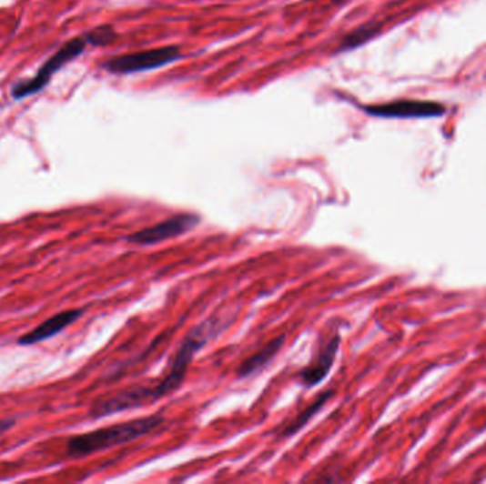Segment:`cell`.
Segmentation results:
<instances>
[{"label":"cell","mask_w":486,"mask_h":484,"mask_svg":"<svg viewBox=\"0 0 486 484\" xmlns=\"http://www.w3.org/2000/svg\"><path fill=\"white\" fill-rule=\"evenodd\" d=\"M333 397L334 392L331 391V389H329V391L319 395L313 404L309 405L305 410H302V412L299 413L298 417H296L292 422L288 423V425L283 428L282 436H292L295 435L296 432H299V430L302 429L306 423H308L311 418L315 417L316 413H318L319 410L324 407V405L328 404L329 400H330Z\"/></svg>","instance_id":"10"},{"label":"cell","mask_w":486,"mask_h":484,"mask_svg":"<svg viewBox=\"0 0 486 484\" xmlns=\"http://www.w3.org/2000/svg\"><path fill=\"white\" fill-rule=\"evenodd\" d=\"M201 217L195 214H179L154 227H146L128 236L127 240L138 246H153L167 240L176 239L198 227Z\"/></svg>","instance_id":"5"},{"label":"cell","mask_w":486,"mask_h":484,"mask_svg":"<svg viewBox=\"0 0 486 484\" xmlns=\"http://www.w3.org/2000/svg\"><path fill=\"white\" fill-rule=\"evenodd\" d=\"M222 321L217 317L208 318L204 323L194 328L187 334L178 351H177L171 368L166 377L159 379L154 385H137V387L127 388L124 391L98 400L93 405L90 410V417L93 419L114 415V413L124 412V410L137 409V408L146 407L148 404H154L157 400L166 398L171 392L177 391L184 382L185 375L188 371L189 364L192 362L195 354L201 351L208 341L212 337L218 336L221 331Z\"/></svg>","instance_id":"1"},{"label":"cell","mask_w":486,"mask_h":484,"mask_svg":"<svg viewBox=\"0 0 486 484\" xmlns=\"http://www.w3.org/2000/svg\"><path fill=\"white\" fill-rule=\"evenodd\" d=\"M83 314H85L83 308L60 311L56 316L50 317L47 320L43 321L36 328L20 337L17 342H19L20 346L27 347L35 346V344H39V342L46 341V339H50L52 337L57 336V334L65 331L68 326L76 323Z\"/></svg>","instance_id":"7"},{"label":"cell","mask_w":486,"mask_h":484,"mask_svg":"<svg viewBox=\"0 0 486 484\" xmlns=\"http://www.w3.org/2000/svg\"><path fill=\"white\" fill-rule=\"evenodd\" d=\"M164 420L166 418L162 417L161 413H157V415L127 420V422L111 425V427L76 435L68 439L66 453L68 458L72 459L87 458L107 449L140 439L143 436L149 435L157 428L161 427Z\"/></svg>","instance_id":"2"},{"label":"cell","mask_w":486,"mask_h":484,"mask_svg":"<svg viewBox=\"0 0 486 484\" xmlns=\"http://www.w3.org/2000/svg\"><path fill=\"white\" fill-rule=\"evenodd\" d=\"M339 347H340V336L336 334V336L329 339L328 344L319 352L315 361H311L308 367H305L300 371V381H302L303 385L309 388L316 387V385L323 381L324 378L328 377L334 361H336Z\"/></svg>","instance_id":"8"},{"label":"cell","mask_w":486,"mask_h":484,"mask_svg":"<svg viewBox=\"0 0 486 484\" xmlns=\"http://www.w3.org/2000/svg\"><path fill=\"white\" fill-rule=\"evenodd\" d=\"M285 341V336L278 337V338L272 339L269 344H266L262 349L255 352L249 358L245 359V361L238 367V377H252V375L262 371L266 365L269 364V362L278 356V352L282 349Z\"/></svg>","instance_id":"9"},{"label":"cell","mask_w":486,"mask_h":484,"mask_svg":"<svg viewBox=\"0 0 486 484\" xmlns=\"http://www.w3.org/2000/svg\"><path fill=\"white\" fill-rule=\"evenodd\" d=\"M367 114L380 118H399V120H420V118H438L444 116L445 107L440 103L424 100H399L391 103L377 104L364 108Z\"/></svg>","instance_id":"6"},{"label":"cell","mask_w":486,"mask_h":484,"mask_svg":"<svg viewBox=\"0 0 486 484\" xmlns=\"http://www.w3.org/2000/svg\"><path fill=\"white\" fill-rule=\"evenodd\" d=\"M15 423H16V419H10V418H7V419H0V436L6 433L7 430L12 429V428L15 427Z\"/></svg>","instance_id":"13"},{"label":"cell","mask_w":486,"mask_h":484,"mask_svg":"<svg viewBox=\"0 0 486 484\" xmlns=\"http://www.w3.org/2000/svg\"><path fill=\"white\" fill-rule=\"evenodd\" d=\"M179 57H181V49L178 45H167V47H158V49L116 55L104 63L103 67L113 75H133V73L162 67V66L176 62Z\"/></svg>","instance_id":"4"},{"label":"cell","mask_w":486,"mask_h":484,"mask_svg":"<svg viewBox=\"0 0 486 484\" xmlns=\"http://www.w3.org/2000/svg\"><path fill=\"white\" fill-rule=\"evenodd\" d=\"M116 39H117V33L114 32L113 27L107 26V25L91 30L86 35V40L93 45H110Z\"/></svg>","instance_id":"12"},{"label":"cell","mask_w":486,"mask_h":484,"mask_svg":"<svg viewBox=\"0 0 486 484\" xmlns=\"http://www.w3.org/2000/svg\"><path fill=\"white\" fill-rule=\"evenodd\" d=\"M377 29L373 26H364L360 27V29L354 30L353 33H350V35H347L346 37H344L343 42H341V45H339L340 47V52H344V50L349 49H354L356 45H363V43H366L367 40L371 39V37L376 35Z\"/></svg>","instance_id":"11"},{"label":"cell","mask_w":486,"mask_h":484,"mask_svg":"<svg viewBox=\"0 0 486 484\" xmlns=\"http://www.w3.org/2000/svg\"><path fill=\"white\" fill-rule=\"evenodd\" d=\"M87 45L86 37H75V39L68 40L67 43L60 47L52 57L39 68V72L33 78L29 80H22L12 87V97L15 100H22V98L29 97L33 94L39 93L40 90L49 85L53 76L59 72L63 66L75 60L78 55H83Z\"/></svg>","instance_id":"3"}]
</instances>
